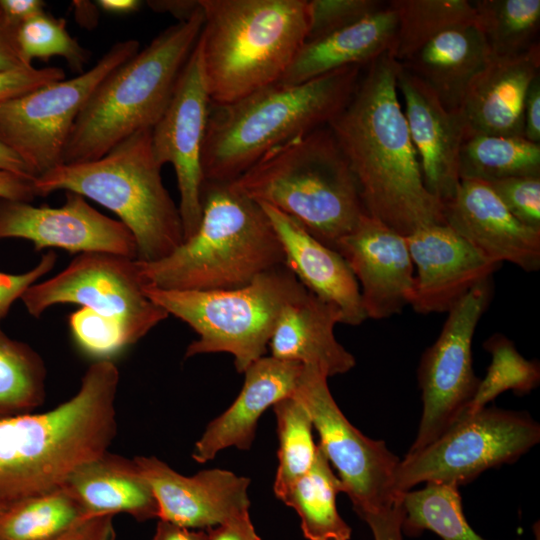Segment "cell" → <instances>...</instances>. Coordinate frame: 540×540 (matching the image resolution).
<instances>
[{
	"label": "cell",
	"instance_id": "obj_39",
	"mask_svg": "<svg viewBox=\"0 0 540 540\" xmlns=\"http://www.w3.org/2000/svg\"><path fill=\"white\" fill-rule=\"evenodd\" d=\"M72 336L86 354L98 360L110 358L129 345L121 327L93 310L81 307L68 318Z\"/></svg>",
	"mask_w": 540,
	"mask_h": 540
},
{
	"label": "cell",
	"instance_id": "obj_13",
	"mask_svg": "<svg viewBox=\"0 0 540 540\" xmlns=\"http://www.w3.org/2000/svg\"><path fill=\"white\" fill-rule=\"evenodd\" d=\"M315 367L303 366L293 392L306 407L319 446L338 472L343 492L363 519L391 508L401 498L394 491L399 459L383 440L366 437L342 413L327 382Z\"/></svg>",
	"mask_w": 540,
	"mask_h": 540
},
{
	"label": "cell",
	"instance_id": "obj_1",
	"mask_svg": "<svg viewBox=\"0 0 540 540\" xmlns=\"http://www.w3.org/2000/svg\"><path fill=\"white\" fill-rule=\"evenodd\" d=\"M401 67L390 51L369 63L327 126L355 176L367 215L408 236L444 219L442 203L424 186L400 103Z\"/></svg>",
	"mask_w": 540,
	"mask_h": 540
},
{
	"label": "cell",
	"instance_id": "obj_50",
	"mask_svg": "<svg viewBox=\"0 0 540 540\" xmlns=\"http://www.w3.org/2000/svg\"><path fill=\"white\" fill-rule=\"evenodd\" d=\"M33 181L0 170V199L30 203L36 197Z\"/></svg>",
	"mask_w": 540,
	"mask_h": 540
},
{
	"label": "cell",
	"instance_id": "obj_51",
	"mask_svg": "<svg viewBox=\"0 0 540 540\" xmlns=\"http://www.w3.org/2000/svg\"><path fill=\"white\" fill-rule=\"evenodd\" d=\"M146 3L152 10L159 13H169L178 21L189 19L200 8L199 0H156Z\"/></svg>",
	"mask_w": 540,
	"mask_h": 540
},
{
	"label": "cell",
	"instance_id": "obj_37",
	"mask_svg": "<svg viewBox=\"0 0 540 540\" xmlns=\"http://www.w3.org/2000/svg\"><path fill=\"white\" fill-rule=\"evenodd\" d=\"M484 349L491 354V363L464 416L483 409L505 391L528 394L540 382L539 362L523 357L505 335H491L484 342Z\"/></svg>",
	"mask_w": 540,
	"mask_h": 540
},
{
	"label": "cell",
	"instance_id": "obj_21",
	"mask_svg": "<svg viewBox=\"0 0 540 540\" xmlns=\"http://www.w3.org/2000/svg\"><path fill=\"white\" fill-rule=\"evenodd\" d=\"M397 88L424 186L443 203L454 195L460 182L458 163L466 136L464 124L458 111L447 110L433 91L403 66Z\"/></svg>",
	"mask_w": 540,
	"mask_h": 540
},
{
	"label": "cell",
	"instance_id": "obj_8",
	"mask_svg": "<svg viewBox=\"0 0 540 540\" xmlns=\"http://www.w3.org/2000/svg\"><path fill=\"white\" fill-rule=\"evenodd\" d=\"M151 130L134 133L101 158L61 164L36 177V196L78 193L119 217L135 238L138 261L168 256L184 241L183 225L153 155Z\"/></svg>",
	"mask_w": 540,
	"mask_h": 540
},
{
	"label": "cell",
	"instance_id": "obj_52",
	"mask_svg": "<svg viewBox=\"0 0 540 540\" xmlns=\"http://www.w3.org/2000/svg\"><path fill=\"white\" fill-rule=\"evenodd\" d=\"M152 540H209L206 530L195 531L159 520Z\"/></svg>",
	"mask_w": 540,
	"mask_h": 540
},
{
	"label": "cell",
	"instance_id": "obj_29",
	"mask_svg": "<svg viewBox=\"0 0 540 540\" xmlns=\"http://www.w3.org/2000/svg\"><path fill=\"white\" fill-rule=\"evenodd\" d=\"M342 484L324 452L317 445L311 468L299 477L280 500L299 515L308 540H350L351 527L340 516L336 498Z\"/></svg>",
	"mask_w": 540,
	"mask_h": 540
},
{
	"label": "cell",
	"instance_id": "obj_47",
	"mask_svg": "<svg viewBox=\"0 0 540 540\" xmlns=\"http://www.w3.org/2000/svg\"><path fill=\"white\" fill-rule=\"evenodd\" d=\"M524 138L540 144V77L532 81L524 105Z\"/></svg>",
	"mask_w": 540,
	"mask_h": 540
},
{
	"label": "cell",
	"instance_id": "obj_53",
	"mask_svg": "<svg viewBox=\"0 0 540 540\" xmlns=\"http://www.w3.org/2000/svg\"><path fill=\"white\" fill-rule=\"evenodd\" d=\"M0 170L34 180L35 176L28 166L4 143L0 141Z\"/></svg>",
	"mask_w": 540,
	"mask_h": 540
},
{
	"label": "cell",
	"instance_id": "obj_54",
	"mask_svg": "<svg viewBox=\"0 0 540 540\" xmlns=\"http://www.w3.org/2000/svg\"><path fill=\"white\" fill-rule=\"evenodd\" d=\"M76 21L86 29L96 27L99 19V8L96 3L90 1L76 0L72 2Z\"/></svg>",
	"mask_w": 540,
	"mask_h": 540
},
{
	"label": "cell",
	"instance_id": "obj_25",
	"mask_svg": "<svg viewBox=\"0 0 540 540\" xmlns=\"http://www.w3.org/2000/svg\"><path fill=\"white\" fill-rule=\"evenodd\" d=\"M336 307L305 289L282 309L268 343L272 357L317 368L332 377L350 371L354 356L335 337Z\"/></svg>",
	"mask_w": 540,
	"mask_h": 540
},
{
	"label": "cell",
	"instance_id": "obj_57",
	"mask_svg": "<svg viewBox=\"0 0 540 540\" xmlns=\"http://www.w3.org/2000/svg\"><path fill=\"white\" fill-rule=\"evenodd\" d=\"M3 505H0V509L2 508Z\"/></svg>",
	"mask_w": 540,
	"mask_h": 540
},
{
	"label": "cell",
	"instance_id": "obj_22",
	"mask_svg": "<svg viewBox=\"0 0 540 540\" xmlns=\"http://www.w3.org/2000/svg\"><path fill=\"white\" fill-rule=\"evenodd\" d=\"M540 47L507 57H492L470 85L458 110L466 136L524 137V105L539 75Z\"/></svg>",
	"mask_w": 540,
	"mask_h": 540
},
{
	"label": "cell",
	"instance_id": "obj_41",
	"mask_svg": "<svg viewBox=\"0 0 540 540\" xmlns=\"http://www.w3.org/2000/svg\"><path fill=\"white\" fill-rule=\"evenodd\" d=\"M509 212L540 230V176H516L487 183Z\"/></svg>",
	"mask_w": 540,
	"mask_h": 540
},
{
	"label": "cell",
	"instance_id": "obj_18",
	"mask_svg": "<svg viewBox=\"0 0 540 540\" xmlns=\"http://www.w3.org/2000/svg\"><path fill=\"white\" fill-rule=\"evenodd\" d=\"M406 239L415 270L409 305L420 314L448 312L502 265L444 223L420 228Z\"/></svg>",
	"mask_w": 540,
	"mask_h": 540
},
{
	"label": "cell",
	"instance_id": "obj_27",
	"mask_svg": "<svg viewBox=\"0 0 540 540\" xmlns=\"http://www.w3.org/2000/svg\"><path fill=\"white\" fill-rule=\"evenodd\" d=\"M491 58L482 33L470 23L441 32L402 66L424 82L447 110L458 111Z\"/></svg>",
	"mask_w": 540,
	"mask_h": 540
},
{
	"label": "cell",
	"instance_id": "obj_28",
	"mask_svg": "<svg viewBox=\"0 0 540 540\" xmlns=\"http://www.w3.org/2000/svg\"><path fill=\"white\" fill-rule=\"evenodd\" d=\"M64 486L90 516L126 513L138 521L158 518L153 491L134 459L107 451L79 466Z\"/></svg>",
	"mask_w": 540,
	"mask_h": 540
},
{
	"label": "cell",
	"instance_id": "obj_36",
	"mask_svg": "<svg viewBox=\"0 0 540 540\" xmlns=\"http://www.w3.org/2000/svg\"><path fill=\"white\" fill-rule=\"evenodd\" d=\"M272 407L279 440L274 493L280 499L287 489L311 468L317 445L313 438L311 417L295 395L283 398Z\"/></svg>",
	"mask_w": 540,
	"mask_h": 540
},
{
	"label": "cell",
	"instance_id": "obj_46",
	"mask_svg": "<svg viewBox=\"0 0 540 540\" xmlns=\"http://www.w3.org/2000/svg\"><path fill=\"white\" fill-rule=\"evenodd\" d=\"M18 28L11 24L0 10V70L30 66L23 59L18 46Z\"/></svg>",
	"mask_w": 540,
	"mask_h": 540
},
{
	"label": "cell",
	"instance_id": "obj_4",
	"mask_svg": "<svg viewBox=\"0 0 540 540\" xmlns=\"http://www.w3.org/2000/svg\"><path fill=\"white\" fill-rule=\"evenodd\" d=\"M137 265L144 286L204 291L245 286L285 266V257L259 203L231 182L205 181L195 233L168 256L154 262L137 260Z\"/></svg>",
	"mask_w": 540,
	"mask_h": 540
},
{
	"label": "cell",
	"instance_id": "obj_9",
	"mask_svg": "<svg viewBox=\"0 0 540 540\" xmlns=\"http://www.w3.org/2000/svg\"><path fill=\"white\" fill-rule=\"evenodd\" d=\"M306 288L281 266L249 284L220 290H166L144 286L145 294L198 335L185 358L229 353L238 373L263 357L282 309Z\"/></svg>",
	"mask_w": 540,
	"mask_h": 540
},
{
	"label": "cell",
	"instance_id": "obj_49",
	"mask_svg": "<svg viewBox=\"0 0 540 540\" xmlns=\"http://www.w3.org/2000/svg\"><path fill=\"white\" fill-rule=\"evenodd\" d=\"M209 540H261L250 516H244L206 529Z\"/></svg>",
	"mask_w": 540,
	"mask_h": 540
},
{
	"label": "cell",
	"instance_id": "obj_5",
	"mask_svg": "<svg viewBox=\"0 0 540 540\" xmlns=\"http://www.w3.org/2000/svg\"><path fill=\"white\" fill-rule=\"evenodd\" d=\"M198 38L212 104L279 83L307 40L309 0H199Z\"/></svg>",
	"mask_w": 540,
	"mask_h": 540
},
{
	"label": "cell",
	"instance_id": "obj_6",
	"mask_svg": "<svg viewBox=\"0 0 540 540\" xmlns=\"http://www.w3.org/2000/svg\"><path fill=\"white\" fill-rule=\"evenodd\" d=\"M231 183L333 249L367 214L355 176L328 126L269 150Z\"/></svg>",
	"mask_w": 540,
	"mask_h": 540
},
{
	"label": "cell",
	"instance_id": "obj_14",
	"mask_svg": "<svg viewBox=\"0 0 540 540\" xmlns=\"http://www.w3.org/2000/svg\"><path fill=\"white\" fill-rule=\"evenodd\" d=\"M493 289L492 278L472 288L447 312L439 336L423 352L417 370L422 415L407 454L436 440L465 415L471 404L481 380L473 370L472 340Z\"/></svg>",
	"mask_w": 540,
	"mask_h": 540
},
{
	"label": "cell",
	"instance_id": "obj_40",
	"mask_svg": "<svg viewBox=\"0 0 540 540\" xmlns=\"http://www.w3.org/2000/svg\"><path fill=\"white\" fill-rule=\"evenodd\" d=\"M382 7V2L378 0H310L306 41L344 28Z\"/></svg>",
	"mask_w": 540,
	"mask_h": 540
},
{
	"label": "cell",
	"instance_id": "obj_10",
	"mask_svg": "<svg viewBox=\"0 0 540 540\" xmlns=\"http://www.w3.org/2000/svg\"><path fill=\"white\" fill-rule=\"evenodd\" d=\"M539 441L540 426L526 412L486 406L406 454L394 475V491L401 495L422 483L459 488L487 469L514 463Z\"/></svg>",
	"mask_w": 540,
	"mask_h": 540
},
{
	"label": "cell",
	"instance_id": "obj_55",
	"mask_svg": "<svg viewBox=\"0 0 540 540\" xmlns=\"http://www.w3.org/2000/svg\"><path fill=\"white\" fill-rule=\"evenodd\" d=\"M95 3L99 10L115 15L131 14L142 5L139 0H98Z\"/></svg>",
	"mask_w": 540,
	"mask_h": 540
},
{
	"label": "cell",
	"instance_id": "obj_33",
	"mask_svg": "<svg viewBox=\"0 0 540 540\" xmlns=\"http://www.w3.org/2000/svg\"><path fill=\"white\" fill-rule=\"evenodd\" d=\"M402 532L417 537L431 531L442 540H486L467 522L458 487L426 483L401 494Z\"/></svg>",
	"mask_w": 540,
	"mask_h": 540
},
{
	"label": "cell",
	"instance_id": "obj_23",
	"mask_svg": "<svg viewBox=\"0 0 540 540\" xmlns=\"http://www.w3.org/2000/svg\"><path fill=\"white\" fill-rule=\"evenodd\" d=\"M302 369L299 363L272 356H263L250 364L243 372L244 383L239 395L207 425L195 443L192 458L205 463L229 447L250 449L259 418L269 407L293 394Z\"/></svg>",
	"mask_w": 540,
	"mask_h": 540
},
{
	"label": "cell",
	"instance_id": "obj_31",
	"mask_svg": "<svg viewBox=\"0 0 540 540\" xmlns=\"http://www.w3.org/2000/svg\"><path fill=\"white\" fill-rule=\"evenodd\" d=\"M458 172L460 180L485 183L540 176V144L520 136L469 134L460 147Z\"/></svg>",
	"mask_w": 540,
	"mask_h": 540
},
{
	"label": "cell",
	"instance_id": "obj_24",
	"mask_svg": "<svg viewBox=\"0 0 540 540\" xmlns=\"http://www.w3.org/2000/svg\"><path fill=\"white\" fill-rule=\"evenodd\" d=\"M282 246L285 266L311 293L333 305L343 324L358 326L366 319L358 282L344 258L307 232L288 215L260 204Z\"/></svg>",
	"mask_w": 540,
	"mask_h": 540
},
{
	"label": "cell",
	"instance_id": "obj_38",
	"mask_svg": "<svg viewBox=\"0 0 540 540\" xmlns=\"http://www.w3.org/2000/svg\"><path fill=\"white\" fill-rule=\"evenodd\" d=\"M17 41L23 59L30 65L34 58L47 61L59 56L81 74L90 57V52L67 30L65 19L47 12L20 25Z\"/></svg>",
	"mask_w": 540,
	"mask_h": 540
},
{
	"label": "cell",
	"instance_id": "obj_7",
	"mask_svg": "<svg viewBox=\"0 0 540 540\" xmlns=\"http://www.w3.org/2000/svg\"><path fill=\"white\" fill-rule=\"evenodd\" d=\"M204 23L200 8L158 34L110 72L76 118L62 164L101 158L134 133L152 129L166 110Z\"/></svg>",
	"mask_w": 540,
	"mask_h": 540
},
{
	"label": "cell",
	"instance_id": "obj_43",
	"mask_svg": "<svg viewBox=\"0 0 540 540\" xmlns=\"http://www.w3.org/2000/svg\"><path fill=\"white\" fill-rule=\"evenodd\" d=\"M56 261L57 255L49 251L43 254L39 263L27 272L21 274L0 272V322L26 290L54 268Z\"/></svg>",
	"mask_w": 540,
	"mask_h": 540
},
{
	"label": "cell",
	"instance_id": "obj_15",
	"mask_svg": "<svg viewBox=\"0 0 540 540\" xmlns=\"http://www.w3.org/2000/svg\"><path fill=\"white\" fill-rule=\"evenodd\" d=\"M211 100L197 41L186 61L169 104L151 130L157 163L174 168L184 240L198 228L202 213L204 175L202 152Z\"/></svg>",
	"mask_w": 540,
	"mask_h": 540
},
{
	"label": "cell",
	"instance_id": "obj_17",
	"mask_svg": "<svg viewBox=\"0 0 540 540\" xmlns=\"http://www.w3.org/2000/svg\"><path fill=\"white\" fill-rule=\"evenodd\" d=\"M158 504V519L208 529L249 515L250 479L223 469L179 474L154 456L134 458Z\"/></svg>",
	"mask_w": 540,
	"mask_h": 540
},
{
	"label": "cell",
	"instance_id": "obj_12",
	"mask_svg": "<svg viewBox=\"0 0 540 540\" xmlns=\"http://www.w3.org/2000/svg\"><path fill=\"white\" fill-rule=\"evenodd\" d=\"M137 260L104 252L78 254L61 272L35 283L21 300L39 318L56 304H78L115 321L133 345L169 314L143 290Z\"/></svg>",
	"mask_w": 540,
	"mask_h": 540
},
{
	"label": "cell",
	"instance_id": "obj_48",
	"mask_svg": "<svg viewBox=\"0 0 540 540\" xmlns=\"http://www.w3.org/2000/svg\"><path fill=\"white\" fill-rule=\"evenodd\" d=\"M45 6L42 0H0L5 18L17 27L46 12Z\"/></svg>",
	"mask_w": 540,
	"mask_h": 540
},
{
	"label": "cell",
	"instance_id": "obj_56",
	"mask_svg": "<svg viewBox=\"0 0 540 540\" xmlns=\"http://www.w3.org/2000/svg\"><path fill=\"white\" fill-rule=\"evenodd\" d=\"M532 530H533V535H534V540H540V525H539V521L535 522L533 527H532Z\"/></svg>",
	"mask_w": 540,
	"mask_h": 540
},
{
	"label": "cell",
	"instance_id": "obj_32",
	"mask_svg": "<svg viewBox=\"0 0 540 540\" xmlns=\"http://www.w3.org/2000/svg\"><path fill=\"white\" fill-rule=\"evenodd\" d=\"M397 15L392 49L401 64L441 32L455 26L475 23V11L468 0H392Z\"/></svg>",
	"mask_w": 540,
	"mask_h": 540
},
{
	"label": "cell",
	"instance_id": "obj_20",
	"mask_svg": "<svg viewBox=\"0 0 540 540\" xmlns=\"http://www.w3.org/2000/svg\"><path fill=\"white\" fill-rule=\"evenodd\" d=\"M442 213L444 224L487 259L526 272L540 269V230L517 220L487 183L460 180Z\"/></svg>",
	"mask_w": 540,
	"mask_h": 540
},
{
	"label": "cell",
	"instance_id": "obj_3",
	"mask_svg": "<svg viewBox=\"0 0 540 540\" xmlns=\"http://www.w3.org/2000/svg\"><path fill=\"white\" fill-rule=\"evenodd\" d=\"M361 69L348 66L300 84L276 83L232 103H211L204 180L233 182L269 150L327 126L353 95Z\"/></svg>",
	"mask_w": 540,
	"mask_h": 540
},
{
	"label": "cell",
	"instance_id": "obj_19",
	"mask_svg": "<svg viewBox=\"0 0 540 540\" xmlns=\"http://www.w3.org/2000/svg\"><path fill=\"white\" fill-rule=\"evenodd\" d=\"M335 250L358 282L367 319H386L409 305L415 270L406 236L366 214Z\"/></svg>",
	"mask_w": 540,
	"mask_h": 540
},
{
	"label": "cell",
	"instance_id": "obj_11",
	"mask_svg": "<svg viewBox=\"0 0 540 540\" xmlns=\"http://www.w3.org/2000/svg\"><path fill=\"white\" fill-rule=\"evenodd\" d=\"M134 39L119 41L88 70L0 104V141L35 178L63 163L73 124L100 82L139 51Z\"/></svg>",
	"mask_w": 540,
	"mask_h": 540
},
{
	"label": "cell",
	"instance_id": "obj_42",
	"mask_svg": "<svg viewBox=\"0 0 540 540\" xmlns=\"http://www.w3.org/2000/svg\"><path fill=\"white\" fill-rule=\"evenodd\" d=\"M63 79L65 72L59 67L35 68L30 65L0 70V104Z\"/></svg>",
	"mask_w": 540,
	"mask_h": 540
},
{
	"label": "cell",
	"instance_id": "obj_30",
	"mask_svg": "<svg viewBox=\"0 0 540 540\" xmlns=\"http://www.w3.org/2000/svg\"><path fill=\"white\" fill-rule=\"evenodd\" d=\"M90 517L63 485L0 509V540H54Z\"/></svg>",
	"mask_w": 540,
	"mask_h": 540
},
{
	"label": "cell",
	"instance_id": "obj_35",
	"mask_svg": "<svg viewBox=\"0 0 540 540\" xmlns=\"http://www.w3.org/2000/svg\"><path fill=\"white\" fill-rule=\"evenodd\" d=\"M475 25L492 57L521 54L536 43L539 0H476Z\"/></svg>",
	"mask_w": 540,
	"mask_h": 540
},
{
	"label": "cell",
	"instance_id": "obj_34",
	"mask_svg": "<svg viewBox=\"0 0 540 540\" xmlns=\"http://www.w3.org/2000/svg\"><path fill=\"white\" fill-rule=\"evenodd\" d=\"M46 376L42 357L0 327V419L31 413L40 406L45 400Z\"/></svg>",
	"mask_w": 540,
	"mask_h": 540
},
{
	"label": "cell",
	"instance_id": "obj_45",
	"mask_svg": "<svg viewBox=\"0 0 540 540\" xmlns=\"http://www.w3.org/2000/svg\"><path fill=\"white\" fill-rule=\"evenodd\" d=\"M112 515L90 516L54 540H115Z\"/></svg>",
	"mask_w": 540,
	"mask_h": 540
},
{
	"label": "cell",
	"instance_id": "obj_44",
	"mask_svg": "<svg viewBox=\"0 0 540 540\" xmlns=\"http://www.w3.org/2000/svg\"><path fill=\"white\" fill-rule=\"evenodd\" d=\"M401 498L391 508L370 514L362 520L369 526L374 540H404Z\"/></svg>",
	"mask_w": 540,
	"mask_h": 540
},
{
	"label": "cell",
	"instance_id": "obj_16",
	"mask_svg": "<svg viewBox=\"0 0 540 540\" xmlns=\"http://www.w3.org/2000/svg\"><path fill=\"white\" fill-rule=\"evenodd\" d=\"M3 238L29 240L37 251L52 247L71 253L104 252L137 259L136 241L129 229L72 191H66L64 204L56 208L0 199Z\"/></svg>",
	"mask_w": 540,
	"mask_h": 540
},
{
	"label": "cell",
	"instance_id": "obj_26",
	"mask_svg": "<svg viewBox=\"0 0 540 540\" xmlns=\"http://www.w3.org/2000/svg\"><path fill=\"white\" fill-rule=\"evenodd\" d=\"M397 15L387 4L322 37L306 41L279 83L300 84L348 66H367L392 49Z\"/></svg>",
	"mask_w": 540,
	"mask_h": 540
},
{
	"label": "cell",
	"instance_id": "obj_2",
	"mask_svg": "<svg viewBox=\"0 0 540 540\" xmlns=\"http://www.w3.org/2000/svg\"><path fill=\"white\" fill-rule=\"evenodd\" d=\"M118 384L115 363L98 360L69 400L47 412L0 419V505L57 489L108 451L117 434Z\"/></svg>",
	"mask_w": 540,
	"mask_h": 540
}]
</instances>
